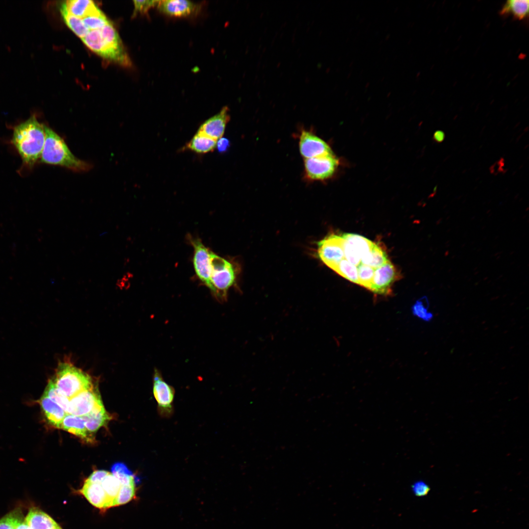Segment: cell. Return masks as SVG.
Masks as SVG:
<instances>
[{
	"instance_id": "6da1fadb",
	"label": "cell",
	"mask_w": 529,
	"mask_h": 529,
	"mask_svg": "<svg viewBox=\"0 0 529 529\" xmlns=\"http://www.w3.org/2000/svg\"><path fill=\"white\" fill-rule=\"evenodd\" d=\"M45 138L44 125L32 115L15 127L12 143L23 162L32 167L41 157Z\"/></svg>"
},
{
	"instance_id": "7a4b0ae2",
	"label": "cell",
	"mask_w": 529,
	"mask_h": 529,
	"mask_svg": "<svg viewBox=\"0 0 529 529\" xmlns=\"http://www.w3.org/2000/svg\"><path fill=\"white\" fill-rule=\"evenodd\" d=\"M45 141L40 161L42 163L65 167L76 172L89 170L92 165L76 157L64 140L52 129L44 125Z\"/></svg>"
},
{
	"instance_id": "3957f363",
	"label": "cell",
	"mask_w": 529,
	"mask_h": 529,
	"mask_svg": "<svg viewBox=\"0 0 529 529\" xmlns=\"http://www.w3.org/2000/svg\"><path fill=\"white\" fill-rule=\"evenodd\" d=\"M51 379L69 400L94 387L90 376L67 362L59 364L55 376Z\"/></svg>"
},
{
	"instance_id": "277c9868",
	"label": "cell",
	"mask_w": 529,
	"mask_h": 529,
	"mask_svg": "<svg viewBox=\"0 0 529 529\" xmlns=\"http://www.w3.org/2000/svg\"><path fill=\"white\" fill-rule=\"evenodd\" d=\"M210 260L211 274L208 288L216 298L225 300L229 289L236 282L235 267L230 262L211 251Z\"/></svg>"
},
{
	"instance_id": "5b68a950",
	"label": "cell",
	"mask_w": 529,
	"mask_h": 529,
	"mask_svg": "<svg viewBox=\"0 0 529 529\" xmlns=\"http://www.w3.org/2000/svg\"><path fill=\"white\" fill-rule=\"evenodd\" d=\"M153 393L157 402V410L160 415L168 418L173 412L174 388L163 379L161 373L155 369L153 377Z\"/></svg>"
},
{
	"instance_id": "8992f818",
	"label": "cell",
	"mask_w": 529,
	"mask_h": 529,
	"mask_svg": "<svg viewBox=\"0 0 529 529\" xmlns=\"http://www.w3.org/2000/svg\"><path fill=\"white\" fill-rule=\"evenodd\" d=\"M338 165L333 153L305 159L307 177L310 180H324L332 176Z\"/></svg>"
},
{
	"instance_id": "52a82bcc",
	"label": "cell",
	"mask_w": 529,
	"mask_h": 529,
	"mask_svg": "<svg viewBox=\"0 0 529 529\" xmlns=\"http://www.w3.org/2000/svg\"><path fill=\"white\" fill-rule=\"evenodd\" d=\"M343 242L341 236L332 234L317 243L319 258L333 270L344 258Z\"/></svg>"
},
{
	"instance_id": "ba28073f",
	"label": "cell",
	"mask_w": 529,
	"mask_h": 529,
	"mask_svg": "<svg viewBox=\"0 0 529 529\" xmlns=\"http://www.w3.org/2000/svg\"><path fill=\"white\" fill-rule=\"evenodd\" d=\"M102 406L99 394L93 387L70 400L67 413L81 417Z\"/></svg>"
},
{
	"instance_id": "9c48e42d",
	"label": "cell",
	"mask_w": 529,
	"mask_h": 529,
	"mask_svg": "<svg viewBox=\"0 0 529 529\" xmlns=\"http://www.w3.org/2000/svg\"><path fill=\"white\" fill-rule=\"evenodd\" d=\"M191 243L194 248L193 264L195 271L200 280L209 288L211 274V251L199 239H192Z\"/></svg>"
},
{
	"instance_id": "30bf717a",
	"label": "cell",
	"mask_w": 529,
	"mask_h": 529,
	"mask_svg": "<svg viewBox=\"0 0 529 529\" xmlns=\"http://www.w3.org/2000/svg\"><path fill=\"white\" fill-rule=\"evenodd\" d=\"M397 278V272L394 265L388 261L383 265L375 268L369 290L383 295L391 293V287Z\"/></svg>"
},
{
	"instance_id": "8fae6325",
	"label": "cell",
	"mask_w": 529,
	"mask_h": 529,
	"mask_svg": "<svg viewBox=\"0 0 529 529\" xmlns=\"http://www.w3.org/2000/svg\"><path fill=\"white\" fill-rule=\"evenodd\" d=\"M157 7L160 12L178 18L195 17L202 9L200 4L186 0H160Z\"/></svg>"
},
{
	"instance_id": "7c38bea8",
	"label": "cell",
	"mask_w": 529,
	"mask_h": 529,
	"mask_svg": "<svg viewBox=\"0 0 529 529\" xmlns=\"http://www.w3.org/2000/svg\"><path fill=\"white\" fill-rule=\"evenodd\" d=\"M299 144L300 153L305 159L333 153L326 142L306 130L301 133Z\"/></svg>"
},
{
	"instance_id": "4fadbf2b",
	"label": "cell",
	"mask_w": 529,
	"mask_h": 529,
	"mask_svg": "<svg viewBox=\"0 0 529 529\" xmlns=\"http://www.w3.org/2000/svg\"><path fill=\"white\" fill-rule=\"evenodd\" d=\"M228 111L227 106L223 107L219 113L205 121L197 131L217 141L222 137L230 120Z\"/></svg>"
},
{
	"instance_id": "5bb4252c",
	"label": "cell",
	"mask_w": 529,
	"mask_h": 529,
	"mask_svg": "<svg viewBox=\"0 0 529 529\" xmlns=\"http://www.w3.org/2000/svg\"><path fill=\"white\" fill-rule=\"evenodd\" d=\"M41 409L48 423L60 429L62 421L68 414L60 406L43 394L39 401Z\"/></svg>"
},
{
	"instance_id": "9a60e30c",
	"label": "cell",
	"mask_w": 529,
	"mask_h": 529,
	"mask_svg": "<svg viewBox=\"0 0 529 529\" xmlns=\"http://www.w3.org/2000/svg\"><path fill=\"white\" fill-rule=\"evenodd\" d=\"M31 529H62L48 515L37 507H31L24 518Z\"/></svg>"
},
{
	"instance_id": "2e32d148",
	"label": "cell",
	"mask_w": 529,
	"mask_h": 529,
	"mask_svg": "<svg viewBox=\"0 0 529 529\" xmlns=\"http://www.w3.org/2000/svg\"><path fill=\"white\" fill-rule=\"evenodd\" d=\"M80 491L94 506L99 508H107V497L100 483L85 481Z\"/></svg>"
},
{
	"instance_id": "e0dca14e",
	"label": "cell",
	"mask_w": 529,
	"mask_h": 529,
	"mask_svg": "<svg viewBox=\"0 0 529 529\" xmlns=\"http://www.w3.org/2000/svg\"><path fill=\"white\" fill-rule=\"evenodd\" d=\"M60 429L87 441L91 442L93 440L92 433L87 429L84 421L80 416L67 414L62 421Z\"/></svg>"
},
{
	"instance_id": "ac0fdd59",
	"label": "cell",
	"mask_w": 529,
	"mask_h": 529,
	"mask_svg": "<svg viewBox=\"0 0 529 529\" xmlns=\"http://www.w3.org/2000/svg\"><path fill=\"white\" fill-rule=\"evenodd\" d=\"M64 2L69 12L80 18L102 12L92 0H70Z\"/></svg>"
},
{
	"instance_id": "d6986e66",
	"label": "cell",
	"mask_w": 529,
	"mask_h": 529,
	"mask_svg": "<svg viewBox=\"0 0 529 529\" xmlns=\"http://www.w3.org/2000/svg\"><path fill=\"white\" fill-rule=\"evenodd\" d=\"M81 417L84 421L87 429L91 433L96 432L110 420L109 415L103 406Z\"/></svg>"
},
{
	"instance_id": "ffe728a7",
	"label": "cell",
	"mask_w": 529,
	"mask_h": 529,
	"mask_svg": "<svg viewBox=\"0 0 529 529\" xmlns=\"http://www.w3.org/2000/svg\"><path fill=\"white\" fill-rule=\"evenodd\" d=\"M59 9L65 23L77 36L82 39L88 34L90 30L84 24L82 18L70 13L64 1L60 5Z\"/></svg>"
},
{
	"instance_id": "44dd1931",
	"label": "cell",
	"mask_w": 529,
	"mask_h": 529,
	"mask_svg": "<svg viewBox=\"0 0 529 529\" xmlns=\"http://www.w3.org/2000/svg\"><path fill=\"white\" fill-rule=\"evenodd\" d=\"M216 140L197 132L186 145L187 149L198 153L212 151L216 147Z\"/></svg>"
},
{
	"instance_id": "7402d4cb",
	"label": "cell",
	"mask_w": 529,
	"mask_h": 529,
	"mask_svg": "<svg viewBox=\"0 0 529 529\" xmlns=\"http://www.w3.org/2000/svg\"><path fill=\"white\" fill-rule=\"evenodd\" d=\"M528 0H509L503 5L500 13L503 16L511 15L514 19L522 20L528 15Z\"/></svg>"
},
{
	"instance_id": "603a6c76",
	"label": "cell",
	"mask_w": 529,
	"mask_h": 529,
	"mask_svg": "<svg viewBox=\"0 0 529 529\" xmlns=\"http://www.w3.org/2000/svg\"><path fill=\"white\" fill-rule=\"evenodd\" d=\"M388 260L385 251L379 244L373 243L369 253L361 258V263L377 268Z\"/></svg>"
},
{
	"instance_id": "cb8c5ba5",
	"label": "cell",
	"mask_w": 529,
	"mask_h": 529,
	"mask_svg": "<svg viewBox=\"0 0 529 529\" xmlns=\"http://www.w3.org/2000/svg\"><path fill=\"white\" fill-rule=\"evenodd\" d=\"M342 238L353 245L361 255V258L369 252L373 242L368 239L358 234L345 233Z\"/></svg>"
},
{
	"instance_id": "d4e9b609",
	"label": "cell",
	"mask_w": 529,
	"mask_h": 529,
	"mask_svg": "<svg viewBox=\"0 0 529 529\" xmlns=\"http://www.w3.org/2000/svg\"><path fill=\"white\" fill-rule=\"evenodd\" d=\"M112 474L120 481L121 485H129L136 483L138 479L123 463L117 462L111 468Z\"/></svg>"
},
{
	"instance_id": "484cf974",
	"label": "cell",
	"mask_w": 529,
	"mask_h": 529,
	"mask_svg": "<svg viewBox=\"0 0 529 529\" xmlns=\"http://www.w3.org/2000/svg\"><path fill=\"white\" fill-rule=\"evenodd\" d=\"M101 484L107 497V508L110 507L118 495L121 484L112 473H109Z\"/></svg>"
},
{
	"instance_id": "4316f807",
	"label": "cell",
	"mask_w": 529,
	"mask_h": 529,
	"mask_svg": "<svg viewBox=\"0 0 529 529\" xmlns=\"http://www.w3.org/2000/svg\"><path fill=\"white\" fill-rule=\"evenodd\" d=\"M43 394L58 404L67 413L70 400L57 388L51 379L49 380Z\"/></svg>"
},
{
	"instance_id": "83f0119b",
	"label": "cell",
	"mask_w": 529,
	"mask_h": 529,
	"mask_svg": "<svg viewBox=\"0 0 529 529\" xmlns=\"http://www.w3.org/2000/svg\"><path fill=\"white\" fill-rule=\"evenodd\" d=\"M334 270L350 281L359 284L357 267L345 259H343Z\"/></svg>"
},
{
	"instance_id": "f1b7e54d",
	"label": "cell",
	"mask_w": 529,
	"mask_h": 529,
	"mask_svg": "<svg viewBox=\"0 0 529 529\" xmlns=\"http://www.w3.org/2000/svg\"><path fill=\"white\" fill-rule=\"evenodd\" d=\"M428 307L427 298L423 297L417 300L412 306V313L424 321H430L433 318V315L428 310Z\"/></svg>"
},
{
	"instance_id": "f546056e",
	"label": "cell",
	"mask_w": 529,
	"mask_h": 529,
	"mask_svg": "<svg viewBox=\"0 0 529 529\" xmlns=\"http://www.w3.org/2000/svg\"><path fill=\"white\" fill-rule=\"evenodd\" d=\"M136 494V484L121 485L117 496L112 504V506L125 504L132 500Z\"/></svg>"
},
{
	"instance_id": "4dcf8cb0",
	"label": "cell",
	"mask_w": 529,
	"mask_h": 529,
	"mask_svg": "<svg viewBox=\"0 0 529 529\" xmlns=\"http://www.w3.org/2000/svg\"><path fill=\"white\" fill-rule=\"evenodd\" d=\"M359 285L369 290L374 276L375 269L360 263L358 265Z\"/></svg>"
},
{
	"instance_id": "1f68e13d",
	"label": "cell",
	"mask_w": 529,
	"mask_h": 529,
	"mask_svg": "<svg viewBox=\"0 0 529 529\" xmlns=\"http://www.w3.org/2000/svg\"><path fill=\"white\" fill-rule=\"evenodd\" d=\"M87 27L90 30L98 29L110 22L103 12L82 18Z\"/></svg>"
},
{
	"instance_id": "d6a6232c",
	"label": "cell",
	"mask_w": 529,
	"mask_h": 529,
	"mask_svg": "<svg viewBox=\"0 0 529 529\" xmlns=\"http://www.w3.org/2000/svg\"><path fill=\"white\" fill-rule=\"evenodd\" d=\"M343 240L344 259L353 265H358L361 261V254L353 245L343 239Z\"/></svg>"
},
{
	"instance_id": "836d02e7",
	"label": "cell",
	"mask_w": 529,
	"mask_h": 529,
	"mask_svg": "<svg viewBox=\"0 0 529 529\" xmlns=\"http://www.w3.org/2000/svg\"><path fill=\"white\" fill-rule=\"evenodd\" d=\"M160 0H134V10L133 16L140 13L147 14L151 8L158 6Z\"/></svg>"
},
{
	"instance_id": "e575fe53",
	"label": "cell",
	"mask_w": 529,
	"mask_h": 529,
	"mask_svg": "<svg viewBox=\"0 0 529 529\" xmlns=\"http://www.w3.org/2000/svg\"><path fill=\"white\" fill-rule=\"evenodd\" d=\"M21 511L20 509H14L0 519V529H15L16 521Z\"/></svg>"
},
{
	"instance_id": "d590c367",
	"label": "cell",
	"mask_w": 529,
	"mask_h": 529,
	"mask_svg": "<svg viewBox=\"0 0 529 529\" xmlns=\"http://www.w3.org/2000/svg\"><path fill=\"white\" fill-rule=\"evenodd\" d=\"M411 489L416 496L423 497L428 494L431 488L425 482L419 481L413 483L411 485Z\"/></svg>"
},
{
	"instance_id": "8d00e7d4",
	"label": "cell",
	"mask_w": 529,
	"mask_h": 529,
	"mask_svg": "<svg viewBox=\"0 0 529 529\" xmlns=\"http://www.w3.org/2000/svg\"><path fill=\"white\" fill-rule=\"evenodd\" d=\"M109 473L105 470H96L91 474L87 480L94 483L101 484Z\"/></svg>"
},
{
	"instance_id": "74e56055",
	"label": "cell",
	"mask_w": 529,
	"mask_h": 529,
	"mask_svg": "<svg viewBox=\"0 0 529 529\" xmlns=\"http://www.w3.org/2000/svg\"><path fill=\"white\" fill-rule=\"evenodd\" d=\"M230 146V142L227 138L221 137L216 142V147L219 153L226 152Z\"/></svg>"
},
{
	"instance_id": "f35d334b",
	"label": "cell",
	"mask_w": 529,
	"mask_h": 529,
	"mask_svg": "<svg viewBox=\"0 0 529 529\" xmlns=\"http://www.w3.org/2000/svg\"><path fill=\"white\" fill-rule=\"evenodd\" d=\"M15 529H31L25 522L21 511L19 513L16 521Z\"/></svg>"
},
{
	"instance_id": "ab89813d",
	"label": "cell",
	"mask_w": 529,
	"mask_h": 529,
	"mask_svg": "<svg viewBox=\"0 0 529 529\" xmlns=\"http://www.w3.org/2000/svg\"><path fill=\"white\" fill-rule=\"evenodd\" d=\"M132 274L129 272H126L119 279L117 283V286L120 288L125 287L129 284V280L131 278Z\"/></svg>"
},
{
	"instance_id": "60d3db41",
	"label": "cell",
	"mask_w": 529,
	"mask_h": 529,
	"mask_svg": "<svg viewBox=\"0 0 529 529\" xmlns=\"http://www.w3.org/2000/svg\"><path fill=\"white\" fill-rule=\"evenodd\" d=\"M445 133L441 130H437L433 134V139L434 141L438 143L443 142L445 139Z\"/></svg>"
}]
</instances>
